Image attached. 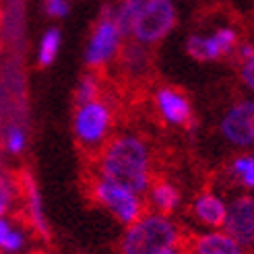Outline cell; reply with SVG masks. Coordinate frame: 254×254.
Masks as SVG:
<instances>
[{
	"label": "cell",
	"mask_w": 254,
	"mask_h": 254,
	"mask_svg": "<svg viewBox=\"0 0 254 254\" xmlns=\"http://www.w3.org/2000/svg\"><path fill=\"white\" fill-rule=\"evenodd\" d=\"M97 91H99V85L93 77H85L79 85V91H77V101L79 106H85L89 101H95L97 97Z\"/></svg>",
	"instance_id": "ac0fdd59"
},
{
	"label": "cell",
	"mask_w": 254,
	"mask_h": 254,
	"mask_svg": "<svg viewBox=\"0 0 254 254\" xmlns=\"http://www.w3.org/2000/svg\"><path fill=\"white\" fill-rule=\"evenodd\" d=\"M219 130L236 147H254V99L234 104L221 118Z\"/></svg>",
	"instance_id": "5b68a950"
},
{
	"label": "cell",
	"mask_w": 254,
	"mask_h": 254,
	"mask_svg": "<svg viewBox=\"0 0 254 254\" xmlns=\"http://www.w3.org/2000/svg\"><path fill=\"white\" fill-rule=\"evenodd\" d=\"M246 188L254 190V155H240L234 159L230 170Z\"/></svg>",
	"instance_id": "2e32d148"
},
{
	"label": "cell",
	"mask_w": 254,
	"mask_h": 254,
	"mask_svg": "<svg viewBox=\"0 0 254 254\" xmlns=\"http://www.w3.org/2000/svg\"><path fill=\"white\" fill-rule=\"evenodd\" d=\"M120 31L114 23V15H112V8L106 6L104 8V15H101L97 27L89 40L87 46V52H85V60L89 66H101L116 54V50L120 46Z\"/></svg>",
	"instance_id": "8992f818"
},
{
	"label": "cell",
	"mask_w": 254,
	"mask_h": 254,
	"mask_svg": "<svg viewBox=\"0 0 254 254\" xmlns=\"http://www.w3.org/2000/svg\"><path fill=\"white\" fill-rule=\"evenodd\" d=\"M240 77H242V83L254 93V54L246 60H242V66H240Z\"/></svg>",
	"instance_id": "d6986e66"
},
{
	"label": "cell",
	"mask_w": 254,
	"mask_h": 254,
	"mask_svg": "<svg viewBox=\"0 0 254 254\" xmlns=\"http://www.w3.org/2000/svg\"><path fill=\"white\" fill-rule=\"evenodd\" d=\"M93 194L104 207H108L120 221L124 223H134L143 213L141 200L134 192L126 190L120 184H114L110 180L99 178L93 184Z\"/></svg>",
	"instance_id": "277c9868"
},
{
	"label": "cell",
	"mask_w": 254,
	"mask_h": 254,
	"mask_svg": "<svg viewBox=\"0 0 254 254\" xmlns=\"http://www.w3.org/2000/svg\"><path fill=\"white\" fill-rule=\"evenodd\" d=\"M196 219L209 227H223L227 217V205L215 194H200L192 207Z\"/></svg>",
	"instance_id": "7c38bea8"
},
{
	"label": "cell",
	"mask_w": 254,
	"mask_h": 254,
	"mask_svg": "<svg viewBox=\"0 0 254 254\" xmlns=\"http://www.w3.org/2000/svg\"><path fill=\"white\" fill-rule=\"evenodd\" d=\"M99 178L138 194L149 186V151L136 136H120L106 145L99 157Z\"/></svg>",
	"instance_id": "6da1fadb"
},
{
	"label": "cell",
	"mask_w": 254,
	"mask_h": 254,
	"mask_svg": "<svg viewBox=\"0 0 254 254\" xmlns=\"http://www.w3.org/2000/svg\"><path fill=\"white\" fill-rule=\"evenodd\" d=\"M159 254H180V252H178L176 248H172V250H163V252H159Z\"/></svg>",
	"instance_id": "cb8c5ba5"
},
{
	"label": "cell",
	"mask_w": 254,
	"mask_h": 254,
	"mask_svg": "<svg viewBox=\"0 0 254 254\" xmlns=\"http://www.w3.org/2000/svg\"><path fill=\"white\" fill-rule=\"evenodd\" d=\"M176 25V8L172 0H147L134 21L132 35L138 44H155L163 40Z\"/></svg>",
	"instance_id": "3957f363"
},
{
	"label": "cell",
	"mask_w": 254,
	"mask_h": 254,
	"mask_svg": "<svg viewBox=\"0 0 254 254\" xmlns=\"http://www.w3.org/2000/svg\"><path fill=\"white\" fill-rule=\"evenodd\" d=\"M21 244H23L21 234L10 232V234H8V238L2 242V248H4V250H17V248H21Z\"/></svg>",
	"instance_id": "7402d4cb"
},
{
	"label": "cell",
	"mask_w": 254,
	"mask_h": 254,
	"mask_svg": "<svg viewBox=\"0 0 254 254\" xmlns=\"http://www.w3.org/2000/svg\"><path fill=\"white\" fill-rule=\"evenodd\" d=\"M25 145V136L19 128H10L8 132V151H12V153H19V151L23 149Z\"/></svg>",
	"instance_id": "44dd1931"
},
{
	"label": "cell",
	"mask_w": 254,
	"mask_h": 254,
	"mask_svg": "<svg viewBox=\"0 0 254 254\" xmlns=\"http://www.w3.org/2000/svg\"><path fill=\"white\" fill-rule=\"evenodd\" d=\"M46 8L52 17H64L68 12L66 0H46Z\"/></svg>",
	"instance_id": "ffe728a7"
},
{
	"label": "cell",
	"mask_w": 254,
	"mask_h": 254,
	"mask_svg": "<svg viewBox=\"0 0 254 254\" xmlns=\"http://www.w3.org/2000/svg\"><path fill=\"white\" fill-rule=\"evenodd\" d=\"M58 48H60V33H58V29H50L44 35L42 46H40V64L42 66L52 64L58 54Z\"/></svg>",
	"instance_id": "e0dca14e"
},
{
	"label": "cell",
	"mask_w": 254,
	"mask_h": 254,
	"mask_svg": "<svg viewBox=\"0 0 254 254\" xmlns=\"http://www.w3.org/2000/svg\"><path fill=\"white\" fill-rule=\"evenodd\" d=\"M2 211H4V200L0 198V215H2Z\"/></svg>",
	"instance_id": "d4e9b609"
},
{
	"label": "cell",
	"mask_w": 254,
	"mask_h": 254,
	"mask_svg": "<svg viewBox=\"0 0 254 254\" xmlns=\"http://www.w3.org/2000/svg\"><path fill=\"white\" fill-rule=\"evenodd\" d=\"M238 46V33L232 27H219L211 35H190L186 42V52L194 60H217L230 54Z\"/></svg>",
	"instance_id": "52a82bcc"
},
{
	"label": "cell",
	"mask_w": 254,
	"mask_h": 254,
	"mask_svg": "<svg viewBox=\"0 0 254 254\" xmlns=\"http://www.w3.org/2000/svg\"><path fill=\"white\" fill-rule=\"evenodd\" d=\"M192 254H246L244 246L225 232H209L192 242Z\"/></svg>",
	"instance_id": "8fae6325"
},
{
	"label": "cell",
	"mask_w": 254,
	"mask_h": 254,
	"mask_svg": "<svg viewBox=\"0 0 254 254\" xmlns=\"http://www.w3.org/2000/svg\"><path fill=\"white\" fill-rule=\"evenodd\" d=\"M10 232H12V230L8 227V223L0 219V246H2V242H4V240L8 238V234H10Z\"/></svg>",
	"instance_id": "603a6c76"
},
{
	"label": "cell",
	"mask_w": 254,
	"mask_h": 254,
	"mask_svg": "<svg viewBox=\"0 0 254 254\" xmlns=\"http://www.w3.org/2000/svg\"><path fill=\"white\" fill-rule=\"evenodd\" d=\"M180 242L178 227L159 213L138 217L122 240V254H159Z\"/></svg>",
	"instance_id": "7a4b0ae2"
},
{
	"label": "cell",
	"mask_w": 254,
	"mask_h": 254,
	"mask_svg": "<svg viewBox=\"0 0 254 254\" xmlns=\"http://www.w3.org/2000/svg\"><path fill=\"white\" fill-rule=\"evenodd\" d=\"M23 186H25V192H27V198H29V211H31L33 225L37 227V232L42 236H48V225L44 221V213H42V200H40V194H37L33 178L27 172L23 174Z\"/></svg>",
	"instance_id": "5bb4252c"
},
{
	"label": "cell",
	"mask_w": 254,
	"mask_h": 254,
	"mask_svg": "<svg viewBox=\"0 0 254 254\" xmlns=\"http://www.w3.org/2000/svg\"><path fill=\"white\" fill-rule=\"evenodd\" d=\"M147 0H122L120 6L114 10V23L120 31V35H130L134 21L138 17V12L143 10Z\"/></svg>",
	"instance_id": "4fadbf2b"
},
{
	"label": "cell",
	"mask_w": 254,
	"mask_h": 254,
	"mask_svg": "<svg viewBox=\"0 0 254 254\" xmlns=\"http://www.w3.org/2000/svg\"><path fill=\"white\" fill-rule=\"evenodd\" d=\"M157 108L161 112V116L166 118L170 124H186L192 118V110H190L188 99L176 91V89L163 87L157 91Z\"/></svg>",
	"instance_id": "30bf717a"
},
{
	"label": "cell",
	"mask_w": 254,
	"mask_h": 254,
	"mask_svg": "<svg viewBox=\"0 0 254 254\" xmlns=\"http://www.w3.org/2000/svg\"><path fill=\"white\" fill-rule=\"evenodd\" d=\"M151 200H153V205L161 211V213H170L178 207V202H180V194H178V190L168 184V182H157L151 190Z\"/></svg>",
	"instance_id": "9a60e30c"
},
{
	"label": "cell",
	"mask_w": 254,
	"mask_h": 254,
	"mask_svg": "<svg viewBox=\"0 0 254 254\" xmlns=\"http://www.w3.org/2000/svg\"><path fill=\"white\" fill-rule=\"evenodd\" d=\"M110 126V110L104 101H89L81 106L74 118V130L85 145H99Z\"/></svg>",
	"instance_id": "ba28073f"
},
{
	"label": "cell",
	"mask_w": 254,
	"mask_h": 254,
	"mask_svg": "<svg viewBox=\"0 0 254 254\" xmlns=\"http://www.w3.org/2000/svg\"><path fill=\"white\" fill-rule=\"evenodd\" d=\"M227 236L242 246H254V196L244 194L227 205V217L223 223Z\"/></svg>",
	"instance_id": "9c48e42d"
}]
</instances>
